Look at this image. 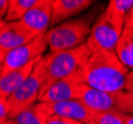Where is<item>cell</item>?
<instances>
[{"instance_id":"obj_14","label":"cell","mask_w":133,"mask_h":124,"mask_svg":"<svg viewBox=\"0 0 133 124\" xmlns=\"http://www.w3.org/2000/svg\"><path fill=\"white\" fill-rule=\"evenodd\" d=\"M115 54L126 68L133 71V18L127 17L126 19Z\"/></svg>"},{"instance_id":"obj_24","label":"cell","mask_w":133,"mask_h":124,"mask_svg":"<svg viewBox=\"0 0 133 124\" xmlns=\"http://www.w3.org/2000/svg\"><path fill=\"white\" fill-rule=\"evenodd\" d=\"M124 124H133V115L126 114L124 117Z\"/></svg>"},{"instance_id":"obj_6","label":"cell","mask_w":133,"mask_h":124,"mask_svg":"<svg viewBox=\"0 0 133 124\" xmlns=\"http://www.w3.org/2000/svg\"><path fill=\"white\" fill-rule=\"evenodd\" d=\"M122 31L123 29L112 22L103 10L94 21L87 45L90 51L105 50L115 52Z\"/></svg>"},{"instance_id":"obj_1","label":"cell","mask_w":133,"mask_h":124,"mask_svg":"<svg viewBox=\"0 0 133 124\" xmlns=\"http://www.w3.org/2000/svg\"><path fill=\"white\" fill-rule=\"evenodd\" d=\"M129 72L115 52L105 50L90 51L87 62L81 68L85 85L110 93L124 90Z\"/></svg>"},{"instance_id":"obj_10","label":"cell","mask_w":133,"mask_h":124,"mask_svg":"<svg viewBox=\"0 0 133 124\" xmlns=\"http://www.w3.org/2000/svg\"><path fill=\"white\" fill-rule=\"evenodd\" d=\"M54 0H37L36 4L21 20L26 28L36 37L47 32L53 14Z\"/></svg>"},{"instance_id":"obj_21","label":"cell","mask_w":133,"mask_h":124,"mask_svg":"<svg viewBox=\"0 0 133 124\" xmlns=\"http://www.w3.org/2000/svg\"><path fill=\"white\" fill-rule=\"evenodd\" d=\"M46 124H84L74 119L66 118L62 116H50Z\"/></svg>"},{"instance_id":"obj_7","label":"cell","mask_w":133,"mask_h":124,"mask_svg":"<svg viewBox=\"0 0 133 124\" xmlns=\"http://www.w3.org/2000/svg\"><path fill=\"white\" fill-rule=\"evenodd\" d=\"M36 106L48 116H62L84 124H95L96 113L89 110L79 99L59 102H38Z\"/></svg>"},{"instance_id":"obj_26","label":"cell","mask_w":133,"mask_h":124,"mask_svg":"<svg viewBox=\"0 0 133 124\" xmlns=\"http://www.w3.org/2000/svg\"><path fill=\"white\" fill-rule=\"evenodd\" d=\"M128 17H130V18H133V9L131 10V12L129 13V15H128Z\"/></svg>"},{"instance_id":"obj_13","label":"cell","mask_w":133,"mask_h":124,"mask_svg":"<svg viewBox=\"0 0 133 124\" xmlns=\"http://www.w3.org/2000/svg\"><path fill=\"white\" fill-rule=\"evenodd\" d=\"M42 58L43 56L39 57L22 68H16L14 71L7 73L4 75H1L0 77V97L7 99L20 85H22L31 75V73H33L35 67L42 60Z\"/></svg>"},{"instance_id":"obj_12","label":"cell","mask_w":133,"mask_h":124,"mask_svg":"<svg viewBox=\"0 0 133 124\" xmlns=\"http://www.w3.org/2000/svg\"><path fill=\"white\" fill-rule=\"evenodd\" d=\"M79 100L95 113L119 110L115 103V93L106 92L84 85Z\"/></svg>"},{"instance_id":"obj_15","label":"cell","mask_w":133,"mask_h":124,"mask_svg":"<svg viewBox=\"0 0 133 124\" xmlns=\"http://www.w3.org/2000/svg\"><path fill=\"white\" fill-rule=\"evenodd\" d=\"M132 9L133 0H110L104 9V13L115 25L123 29Z\"/></svg>"},{"instance_id":"obj_9","label":"cell","mask_w":133,"mask_h":124,"mask_svg":"<svg viewBox=\"0 0 133 124\" xmlns=\"http://www.w3.org/2000/svg\"><path fill=\"white\" fill-rule=\"evenodd\" d=\"M36 36L30 32L22 21L5 22L1 20L0 24V61L7 53L26 45L33 41Z\"/></svg>"},{"instance_id":"obj_25","label":"cell","mask_w":133,"mask_h":124,"mask_svg":"<svg viewBox=\"0 0 133 124\" xmlns=\"http://www.w3.org/2000/svg\"><path fill=\"white\" fill-rule=\"evenodd\" d=\"M4 124H16V122L14 121V120H12V119H10V120H8V121H6Z\"/></svg>"},{"instance_id":"obj_2","label":"cell","mask_w":133,"mask_h":124,"mask_svg":"<svg viewBox=\"0 0 133 124\" xmlns=\"http://www.w3.org/2000/svg\"><path fill=\"white\" fill-rule=\"evenodd\" d=\"M102 8V4H97L82 16L49 29L46 38L50 52L70 50L87 43L95 19L104 10Z\"/></svg>"},{"instance_id":"obj_19","label":"cell","mask_w":133,"mask_h":124,"mask_svg":"<svg viewBox=\"0 0 133 124\" xmlns=\"http://www.w3.org/2000/svg\"><path fill=\"white\" fill-rule=\"evenodd\" d=\"M125 115L120 110L96 113L95 124H124Z\"/></svg>"},{"instance_id":"obj_3","label":"cell","mask_w":133,"mask_h":124,"mask_svg":"<svg viewBox=\"0 0 133 124\" xmlns=\"http://www.w3.org/2000/svg\"><path fill=\"white\" fill-rule=\"evenodd\" d=\"M90 55L87 43L65 51L49 52L39 62L42 74L40 97L58 80L70 75L83 67ZM39 97V98H40Z\"/></svg>"},{"instance_id":"obj_11","label":"cell","mask_w":133,"mask_h":124,"mask_svg":"<svg viewBox=\"0 0 133 124\" xmlns=\"http://www.w3.org/2000/svg\"><path fill=\"white\" fill-rule=\"evenodd\" d=\"M94 3L92 0H54L50 27L54 28L71 20V18L78 16L88 10Z\"/></svg>"},{"instance_id":"obj_18","label":"cell","mask_w":133,"mask_h":124,"mask_svg":"<svg viewBox=\"0 0 133 124\" xmlns=\"http://www.w3.org/2000/svg\"><path fill=\"white\" fill-rule=\"evenodd\" d=\"M116 107L125 114L133 115V92L122 90L115 93Z\"/></svg>"},{"instance_id":"obj_17","label":"cell","mask_w":133,"mask_h":124,"mask_svg":"<svg viewBox=\"0 0 133 124\" xmlns=\"http://www.w3.org/2000/svg\"><path fill=\"white\" fill-rule=\"evenodd\" d=\"M50 116L37 108L36 104L20 113L14 120L16 124H46Z\"/></svg>"},{"instance_id":"obj_4","label":"cell","mask_w":133,"mask_h":124,"mask_svg":"<svg viewBox=\"0 0 133 124\" xmlns=\"http://www.w3.org/2000/svg\"><path fill=\"white\" fill-rule=\"evenodd\" d=\"M41 87L42 74L38 63L27 80L6 99L11 109L10 119H14L20 113L34 106L36 101H39Z\"/></svg>"},{"instance_id":"obj_16","label":"cell","mask_w":133,"mask_h":124,"mask_svg":"<svg viewBox=\"0 0 133 124\" xmlns=\"http://www.w3.org/2000/svg\"><path fill=\"white\" fill-rule=\"evenodd\" d=\"M37 0H10L7 14L4 17L5 22L21 21L23 17L35 4Z\"/></svg>"},{"instance_id":"obj_5","label":"cell","mask_w":133,"mask_h":124,"mask_svg":"<svg viewBox=\"0 0 133 124\" xmlns=\"http://www.w3.org/2000/svg\"><path fill=\"white\" fill-rule=\"evenodd\" d=\"M46 33L47 32L40 34L30 43L7 53L5 57L0 61L1 75H4L7 73L14 71L16 68H22L34 61L35 59L43 56L47 48L49 47L48 41L46 38Z\"/></svg>"},{"instance_id":"obj_8","label":"cell","mask_w":133,"mask_h":124,"mask_svg":"<svg viewBox=\"0 0 133 124\" xmlns=\"http://www.w3.org/2000/svg\"><path fill=\"white\" fill-rule=\"evenodd\" d=\"M81 68L51 85L39 98V102H59L79 99L84 86Z\"/></svg>"},{"instance_id":"obj_20","label":"cell","mask_w":133,"mask_h":124,"mask_svg":"<svg viewBox=\"0 0 133 124\" xmlns=\"http://www.w3.org/2000/svg\"><path fill=\"white\" fill-rule=\"evenodd\" d=\"M11 109L8 102L4 98H0V124H4L6 121L10 120Z\"/></svg>"},{"instance_id":"obj_23","label":"cell","mask_w":133,"mask_h":124,"mask_svg":"<svg viewBox=\"0 0 133 124\" xmlns=\"http://www.w3.org/2000/svg\"><path fill=\"white\" fill-rule=\"evenodd\" d=\"M124 90L133 92V71H130L129 73H128L127 79H126V85H125Z\"/></svg>"},{"instance_id":"obj_22","label":"cell","mask_w":133,"mask_h":124,"mask_svg":"<svg viewBox=\"0 0 133 124\" xmlns=\"http://www.w3.org/2000/svg\"><path fill=\"white\" fill-rule=\"evenodd\" d=\"M9 4H10V0H1L0 1V16H1V19H4V17L6 16L8 8H9Z\"/></svg>"}]
</instances>
